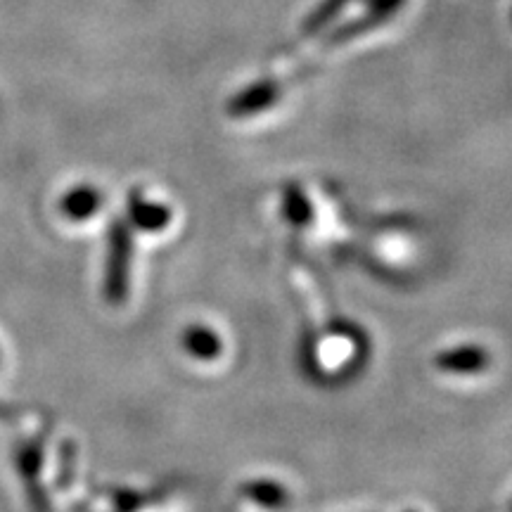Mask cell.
I'll list each match as a JSON object with an SVG mask.
<instances>
[{
    "label": "cell",
    "mask_w": 512,
    "mask_h": 512,
    "mask_svg": "<svg viewBox=\"0 0 512 512\" xmlns=\"http://www.w3.org/2000/svg\"><path fill=\"white\" fill-rule=\"evenodd\" d=\"M439 366L444 370H458V373H477V370L486 368V354L477 347L448 351L439 358Z\"/></svg>",
    "instance_id": "5"
},
{
    "label": "cell",
    "mask_w": 512,
    "mask_h": 512,
    "mask_svg": "<svg viewBox=\"0 0 512 512\" xmlns=\"http://www.w3.org/2000/svg\"><path fill=\"white\" fill-rule=\"evenodd\" d=\"M285 81L273 79V76H264V79H256L254 83L242 88L240 93H235L226 105V112L233 119H245L256 117L259 112L271 110L275 102L283 95Z\"/></svg>",
    "instance_id": "1"
},
{
    "label": "cell",
    "mask_w": 512,
    "mask_h": 512,
    "mask_svg": "<svg viewBox=\"0 0 512 512\" xmlns=\"http://www.w3.org/2000/svg\"><path fill=\"white\" fill-rule=\"evenodd\" d=\"M387 22H392V15H387V12L377 8H366L363 10V15L349 19V22H344L342 27L332 29L330 34L323 38V43H320V53H328V50L347 46V43L356 41V38L368 34V31L384 27Z\"/></svg>",
    "instance_id": "2"
},
{
    "label": "cell",
    "mask_w": 512,
    "mask_h": 512,
    "mask_svg": "<svg viewBox=\"0 0 512 512\" xmlns=\"http://www.w3.org/2000/svg\"><path fill=\"white\" fill-rule=\"evenodd\" d=\"M188 349L192 351L195 356H214L219 354V339H216L214 332L209 330H192L188 335Z\"/></svg>",
    "instance_id": "7"
},
{
    "label": "cell",
    "mask_w": 512,
    "mask_h": 512,
    "mask_svg": "<svg viewBox=\"0 0 512 512\" xmlns=\"http://www.w3.org/2000/svg\"><path fill=\"white\" fill-rule=\"evenodd\" d=\"M510 17H512V10H510Z\"/></svg>",
    "instance_id": "9"
},
{
    "label": "cell",
    "mask_w": 512,
    "mask_h": 512,
    "mask_svg": "<svg viewBox=\"0 0 512 512\" xmlns=\"http://www.w3.org/2000/svg\"><path fill=\"white\" fill-rule=\"evenodd\" d=\"M351 3L354 0H318L309 15L302 19V27L297 31V41H309V38L323 34V29H328Z\"/></svg>",
    "instance_id": "4"
},
{
    "label": "cell",
    "mask_w": 512,
    "mask_h": 512,
    "mask_svg": "<svg viewBox=\"0 0 512 512\" xmlns=\"http://www.w3.org/2000/svg\"><path fill=\"white\" fill-rule=\"evenodd\" d=\"M62 207H64V214L72 216V219H86V216H91L93 211H98L100 195L93 188H79L74 190L72 195L64 197Z\"/></svg>",
    "instance_id": "6"
},
{
    "label": "cell",
    "mask_w": 512,
    "mask_h": 512,
    "mask_svg": "<svg viewBox=\"0 0 512 512\" xmlns=\"http://www.w3.org/2000/svg\"><path fill=\"white\" fill-rule=\"evenodd\" d=\"M136 221L143 226L145 230H159L169 221V211H164L162 207H147V204H140L136 197V211H133Z\"/></svg>",
    "instance_id": "8"
},
{
    "label": "cell",
    "mask_w": 512,
    "mask_h": 512,
    "mask_svg": "<svg viewBox=\"0 0 512 512\" xmlns=\"http://www.w3.org/2000/svg\"><path fill=\"white\" fill-rule=\"evenodd\" d=\"M128 233L124 226H117L112 233V259L107 271V297L119 302L126 292V261H128Z\"/></svg>",
    "instance_id": "3"
}]
</instances>
